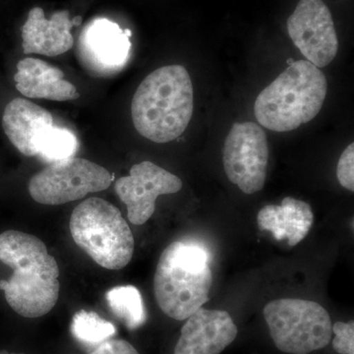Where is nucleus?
<instances>
[{
    "label": "nucleus",
    "instance_id": "obj_1",
    "mask_svg": "<svg viewBox=\"0 0 354 354\" xmlns=\"http://www.w3.org/2000/svg\"><path fill=\"white\" fill-rule=\"evenodd\" d=\"M0 261L13 270L10 279L0 281V290L16 313L39 318L53 310L59 297V268L41 239L17 230L2 232Z\"/></svg>",
    "mask_w": 354,
    "mask_h": 354
},
{
    "label": "nucleus",
    "instance_id": "obj_2",
    "mask_svg": "<svg viewBox=\"0 0 354 354\" xmlns=\"http://www.w3.org/2000/svg\"><path fill=\"white\" fill-rule=\"evenodd\" d=\"M194 95L189 73L181 65L160 67L142 81L131 104L133 124L140 135L167 143L185 131L192 118Z\"/></svg>",
    "mask_w": 354,
    "mask_h": 354
},
{
    "label": "nucleus",
    "instance_id": "obj_3",
    "mask_svg": "<svg viewBox=\"0 0 354 354\" xmlns=\"http://www.w3.org/2000/svg\"><path fill=\"white\" fill-rule=\"evenodd\" d=\"M327 86L320 68L308 60L295 62L258 95L256 120L274 132L297 129L320 113Z\"/></svg>",
    "mask_w": 354,
    "mask_h": 354
},
{
    "label": "nucleus",
    "instance_id": "obj_4",
    "mask_svg": "<svg viewBox=\"0 0 354 354\" xmlns=\"http://www.w3.org/2000/svg\"><path fill=\"white\" fill-rule=\"evenodd\" d=\"M212 285L213 274L204 247L176 241L165 249L153 277V293L165 315L186 320L208 301Z\"/></svg>",
    "mask_w": 354,
    "mask_h": 354
},
{
    "label": "nucleus",
    "instance_id": "obj_5",
    "mask_svg": "<svg viewBox=\"0 0 354 354\" xmlns=\"http://www.w3.org/2000/svg\"><path fill=\"white\" fill-rule=\"evenodd\" d=\"M70 232L77 245L108 270L127 267L134 254V236L120 209L101 198H88L74 209Z\"/></svg>",
    "mask_w": 354,
    "mask_h": 354
},
{
    "label": "nucleus",
    "instance_id": "obj_6",
    "mask_svg": "<svg viewBox=\"0 0 354 354\" xmlns=\"http://www.w3.org/2000/svg\"><path fill=\"white\" fill-rule=\"evenodd\" d=\"M263 312L272 341L283 353L309 354L332 341V320L317 302L281 298L266 304Z\"/></svg>",
    "mask_w": 354,
    "mask_h": 354
},
{
    "label": "nucleus",
    "instance_id": "obj_7",
    "mask_svg": "<svg viewBox=\"0 0 354 354\" xmlns=\"http://www.w3.org/2000/svg\"><path fill=\"white\" fill-rule=\"evenodd\" d=\"M113 180V174L102 165L72 157L51 162L32 177L28 187L39 204L62 205L108 189Z\"/></svg>",
    "mask_w": 354,
    "mask_h": 354
},
{
    "label": "nucleus",
    "instance_id": "obj_8",
    "mask_svg": "<svg viewBox=\"0 0 354 354\" xmlns=\"http://www.w3.org/2000/svg\"><path fill=\"white\" fill-rule=\"evenodd\" d=\"M223 169L230 183L245 194L263 189L269 162L264 130L254 122L234 123L223 146Z\"/></svg>",
    "mask_w": 354,
    "mask_h": 354
},
{
    "label": "nucleus",
    "instance_id": "obj_9",
    "mask_svg": "<svg viewBox=\"0 0 354 354\" xmlns=\"http://www.w3.org/2000/svg\"><path fill=\"white\" fill-rule=\"evenodd\" d=\"M286 25L293 44L312 64L323 68L335 59L339 39L332 13L322 0H300Z\"/></svg>",
    "mask_w": 354,
    "mask_h": 354
},
{
    "label": "nucleus",
    "instance_id": "obj_10",
    "mask_svg": "<svg viewBox=\"0 0 354 354\" xmlns=\"http://www.w3.org/2000/svg\"><path fill=\"white\" fill-rule=\"evenodd\" d=\"M183 181L171 172L151 162L134 165L128 176L115 183L114 190L127 205L130 223L142 225L150 220L160 195L174 194L183 188Z\"/></svg>",
    "mask_w": 354,
    "mask_h": 354
},
{
    "label": "nucleus",
    "instance_id": "obj_11",
    "mask_svg": "<svg viewBox=\"0 0 354 354\" xmlns=\"http://www.w3.org/2000/svg\"><path fill=\"white\" fill-rule=\"evenodd\" d=\"M130 30L97 18L84 28L79 39V55L83 64L100 74L113 73L127 64L131 50Z\"/></svg>",
    "mask_w": 354,
    "mask_h": 354
},
{
    "label": "nucleus",
    "instance_id": "obj_12",
    "mask_svg": "<svg viewBox=\"0 0 354 354\" xmlns=\"http://www.w3.org/2000/svg\"><path fill=\"white\" fill-rule=\"evenodd\" d=\"M237 334L239 329L228 312L201 307L186 319L174 354H220Z\"/></svg>",
    "mask_w": 354,
    "mask_h": 354
},
{
    "label": "nucleus",
    "instance_id": "obj_13",
    "mask_svg": "<svg viewBox=\"0 0 354 354\" xmlns=\"http://www.w3.org/2000/svg\"><path fill=\"white\" fill-rule=\"evenodd\" d=\"M81 17L70 19L67 10L53 13L46 19L41 7H34L28 13L22 27V46L25 55H41L57 57L64 55L73 46L71 29L80 25Z\"/></svg>",
    "mask_w": 354,
    "mask_h": 354
},
{
    "label": "nucleus",
    "instance_id": "obj_14",
    "mask_svg": "<svg viewBox=\"0 0 354 354\" xmlns=\"http://www.w3.org/2000/svg\"><path fill=\"white\" fill-rule=\"evenodd\" d=\"M53 127V115L46 109L21 97L9 102L2 115L9 141L27 157L38 156L39 141Z\"/></svg>",
    "mask_w": 354,
    "mask_h": 354
},
{
    "label": "nucleus",
    "instance_id": "obj_15",
    "mask_svg": "<svg viewBox=\"0 0 354 354\" xmlns=\"http://www.w3.org/2000/svg\"><path fill=\"white\" fill-rule=\"evenodd\" d=\"M62 70L38 58L27 57L17 64L16 88L27 97L55 102L74 101L80 97L73 84L65 80Z\"/></svg>",
    "mask_w": 354,
    "mask_h": 354
},
{
    "label": "nucleus",
    "instance_id": "obj_16",
    "mask_svg": "<svg viewBox=\"0 0 354 354\" xmlns=\"http://www.w3.org/2000/svg\"><path fill=\"white\" fill-rule=\"evenodd\" d=\"M313 220L310 205L291 197L283 198L281 205H267L257 216L261 230L272 232L277 241L286 239L290 246L304 241Z\"/></svg>",
    "mask_w": 354,
    "mask_h": 354
},
{
    "label": "nucleus",
    "instance_id": "obj_17",
    "mask_svg": "<svg viewBox=\"0 0 354 354\" xmlns=\"http://www.w3.org/2000/svg\"><path fill=\"white\" fill-rule=\"evenodd\" d=\"M106 298L114 315L120 319L128 329H138L146 322L143 298L134 286H115L106 292Z\"/></svg>",
    "mask_w": 354,
    "mask_h": 354
},
{
    "label": "nucleus",
    "instance_id": "obj_18",
    "mask_svg": "<svg viewBox=\"0 0 354 354\" xmlns=\"http://www.w3.org/2000/svg\"><path fill=\"white\" fill-rule=\"evenodd\" d=\"M113 324L95 312L80 310L72 319L71 333L77 341L88 346H97L115 335Z\"/></svg>",
    "mask_w": 354,
    "mask_h": 354
},
{
    "label": "nucleus",
    "instance_id": "obj_19",
    "mask_svg": "<svg viewBox=\"0 0 354 354\" xmlns=\"http://www.w3.org/2000/svg\"><path fill=\"white\" fill-rule=\"evenodd\" d=\"M78 149L75 135L64 128L53 127L44 135L38 147V157L48 162L72 158Z\"/></svg>",
    "mask_w": 354,
    "mask_h": 354
},
{
    "label": "nucleus",
    "instance_id": "obj_20",
    "mask_svg": "<svg viewBox=\"0 0 354 354\" xmlns=\"http://www.w3.org/2000/svg\"><path fill=\"white\" fill-rule=\"evenodd\" d=\"M333 348L339 354H354V322H337L333 325Z\"/></svg>",
    "mask_w": 354,
    "mask_h": 354
},
{
    "label": "nucleus",
    "instance_id": "obj_21",
    "mask_svg": "<svg viewBox=\"0 0 354 354\" xmlns=\"http://www.w3.org/2000/svg\"><path fill=\"white\" fill-rule=\"evenodd\" d=\"M337 176L342 187L354 191V144L351 143L342 153L337 162Z\"/></svg>",
    "mask_w": 354,
    "mask_h": 354
},
{
    "label": "nucleus",
    "instance_id": "obj_22",
    "mask_svg": "<svg viewBox=\"0 0 354 354\" xmlns=\"http://www.w3.org/2000/svg\"><path fill=\"white\" fill-rule=\"evenodd\" d=\"M88 354H140L130 342L124 339H111L95 346L94 351Z\"/></svg>",
    "mask_w": 354,
    "mask_h": 354
},
{
    "label": "nucleus",
    "instance_id": "obj_23",
    "mask_svg": "<svg viewBox=\"0 0 354 354\" xmlns=\"http://www.w3.org/2000/svg\"><path fill=\"white\" fill-rule=\"evenodd\" d=\"M0 354H25V353H8L7 351H0Z\"/></svg>",
    "mask_w": 354,
    "mask_h": 354
},
{
    "label": "nucleus",
    "instance_id": "obj_24",
    "mask_svg": "<svg viewBox=\"0 0 354 354\" xmlns=\"http://www.w3.org/2000/svg\"><path fill=\"white\" fill-rule=\"evenodd\" d=\"M288 62V65H291L295 62V60H293L292 58H290V59H288V62Z\"/></svg>",
    "mask_w": 354,
    "mask_h": 354
}]
</instances>
